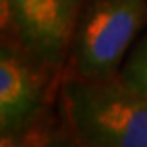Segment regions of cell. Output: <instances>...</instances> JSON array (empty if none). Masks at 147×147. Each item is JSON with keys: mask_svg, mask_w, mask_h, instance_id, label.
<instances>
[{"mask_svg": "<svg viewBox=\"0 0 147 147\" xmlns=\"http://www.w3.org/2000/svg\"><path fill=\"white\" fill-rule=\"evenodd\" d=\"M36 63L25 48L0 44V136L27 130L42 111L44 82Z\"/></svg>", "mask_w": 147, "mask_h": 147, "instance_id": "277c9868", "label": "cell"}, {"mask_svg": "<svg viewBox=\"0 0 147 147\" xmlns=\"http://www.w3.org/2000/svg\"><path fill=\"white\" fill-rule=\"evenodd\" d=\"M10 27L40 63H57L71 48L78 0H6Z\"/></svg>", "mask_w": 147, "mask_h": 147, "instance_id": "3957f363", "label": "cell"}, {"mask_svg": "<svg viewBox=\"0 0 147 147\" xmlns=\"http://www.w3.org/2000/svg\"><path fill=\"white\" fill-rule=\"evenodd\" d=\"M76 138L96 147H147V98L122 78H80L63 90Z\"/></svg>", "mask_w": 147, "mask_h": 147, "instance_id": "6da1fadb", "label": "cell"}, {"mask_svg": "<svg viewBox=\"0 0 147 147\" xmlns=\"http://www.w3.org/2000/svg\"><path fill=\"white\" fill-rule=\"evenodd\" d=\"M147 21V0H88L71 40L75 75L111 78Z\"/></svg>", "mask_w": 147, "mask_h": 147, "instance_id": "7a4b0ae2", "label": "cell"}, {"mask_svg": "<svg viewBox=\"0 0 147 147\" xmlns=\"http://www.w3.org/2000/svg\"><path fill=\"white\" fill-rule=\"evenodd\" d=\"M10 25V16H8V2L0 0V29Z\"/></svg>", "mask_w": 147, "mask_h": 147, "instance_id": "8992f818", "label": "cell"}, {"mask_svg": "<svg viewBox=\"0 0 147 147\" xmlns=\"http://www.w3.org/2000/svg\"><path fill=\"white\" fill-rule=\"evenodd\" d=\"M120 78L147 98V36H143L128 55Z\"/></svg>", "mask_w": 147, "mask_h": 147, "instance_id": "5b68a950", "label": "cell"}]
</instances>
